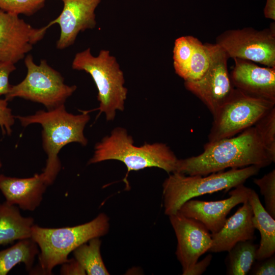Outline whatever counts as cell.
I'll return each mask as SVG.
<instances>
[{
	"label": "cell",
	"mask_w": 275,
	"mask_h": 275,
	"mask_svg": "<svg viewBox=\"0 0 275 275\" xmlns=\"http://www.w3.org/2000/svg\"><path fill=\"white\" fill-rule=\"evenodd\" d=\"M260 169L250 166L206 176L171 173L162 183L164 213L168 216L176 213L185 202L194 198L221 190L229 191L257 175Z\"/></svg>",
	"instance_id": "5"
},
{
	"label": "cell",
	"mask_w": 275,
	"mask_h": 275,
	"mask_svg": "<svg viewBox=\"0 0 275 275\" xmlns=\"http://www.w3.org/2000/svg\"><path fill=\"white\" fill-rule=\"evenodd\" d=\"M214 44H203L196 38L191 57L188 74L184 81H194L200 79L208 69Z\"/></svg>",
	"instance_id": "23"
},
{
	"label": "cell",
	"mask_w": 275,
	"mask_h": 275,
	"mask_svg": "<svg viewBox=\"0 0 275 275\" xmlns=\"http://www.w3.org/2000/svg\"><path fill=\"white\" fill-rule=\"evenodd\" d=\"M45 0H0V9L17 15L31 16L44 7Z\"/></svg>",
	"instance_id": "26"
},
{
	"label": "cell",
	"mask_w": 275,
	"mask_h": 275,
	"mask_svg": "<svg viewBox=\"0 0 275 275\" xmlns=\"http://www.w3.org/2000/svg\"><path fill=\"white\" fill-rule=\"evenodd\" d=\"M249 273L253 275H274L275 274V256L274 254L269 257L256 260Z\"/></svg>",
	"instance_id": "29"
},
{
	"label": "cell",
	"mask_w": 275,
	"mask_h": 275,
	"mask_svg": "<svg viewBox=\"0 0 275 275\" xmlns=\"http://www.w3.org/2000/svg\"><path fill=\"white\" fill-rule=\"evenodd\" d=\"M178 159L166 144L145 143L136 146L125 128L117 127L96 144L94 155L88 163L117 160L125 164L128 173L156 167L170 174L176 171Z\"/></svg>",
	"instance_id": "3"
},
{
	"label": "cell",
	"mask_w": 275,
	"mask_h": 275,
	"mask_svg": "<svg viewBox=\"0 0 275 275\" xmlns=\"http://www.w3.org/2000/svg\"><path fill=\"white\" fill-rule=\"evenodd\" d=\"M49 27L35 28L18 15L0 9V62L15 64L23 59Z\"/></svg>",
	"instance_id": "11"
},
{
	"label": "cell",
	"mask_w": 275,
	"mask_h": 275,
	"mask_svg": "<svg viewBox=\"0 0 275 275\" xmlns=\"http://www.w3.org/2000/svg\"><path fill=\"white\" fill-rule=\"evenodd\" d=\"M196 37L181 36L176 39L173 48V65L176 73L186 79Z\"/></svg>",
	"instance_id": "24"
},
{
	"label": "cell",
	"mask_w": 275,
	"mask_h": 275,
	"mask_svg": "<svg viewBox=\"0 0 275 275\" xmlns=\"http://www.w3.org/2000/svg\"><path fill=\"white\" fill-rule=\"evenodd\" d=\"M230 77L234 87L248 95L275 102V67L234 58Z\"/></svg>",
	"instance_id": "15"
},
{
	"label": "cell",
	"mask_w": 275,
	"mask_h": 275,
	"mask_svg": "<svg viewBox=\"0 0 275 275\" xmlns=\"http://www.w3.org/2000/svg\"><path fill=\"white\" fill-rule=\"evenodd\" d=\"M2 161H1V160L0 159V169L2 168Z\"/></svg>",
	"instance_id": "34"
},
{
	"label": "cell",
	"mask_w": 275,
	"mask_h": 275,
	"mask_svg": "<svg viewBox=\"0 0 275 275\" xmlns=\"http://www.w3.org/2000/svg\"><path fill=\"white\" fill-rule=\"evenodd\" d=\"M61 1H62V0H61Z\"/></svg>",
	"instance_id": "35"
},
{
	"label": "cell",
	"mask_w": 275,
	"mask_h": 275,
	"mask_svg": "<svg viewBox=\"0 0 275 275\" xmlns=\"http://www.w3.org/2000/svg\"><path fill=\"white\" fill-rule=\"evenodd\" d=\"M242 204L233 215L227 218L218 232L211 233L212 244L209 252H228L239 242L254 240L255 228L252 208L248 200Z\"/></svg>",
	"instance_id": "17"
},
{
	"label": "cell",
	"mask_w": 275,
	"mask_h": 275,
	"mask_svg": "<svg viewBox=\"0 0 275 275\" xmlns=\"http://www.w3.org/2000/svg\"><path fill=\"white\" fill-rule=\"evenodd\" d=\"M272 162L255 128L252 126L237 136L208 142L200 154L178 159L175 172L206 176L227 168L250 166L262 168Z\"/></svg>",
	"instance_id": "1"
},
{
	"label": "cell",
	"mask_w": 275,
	"mask_h": 275,
	"mask_svg": "<svg viewBox=\"0 0 275 275\" xmlns=\"http://www.w3.org/2000/svg\"><path fill=\"white\" fill-rule=\"evenodd\" d=\"M272 162L275 161V106L253 126Z\"/></svg>",
	"instance_id": "25"
},
{
	"label": "cell",
	"mask_w": 275,
	"mask_h": 275,
	"mask_svg": "<svg viewBox=\"0 0 275 275\" xmlns=\"http://www.w3.org/2000/svg\"><path fill=\"white\" fill-rule=\"evenodd\" d=\"M101 241L99 237L94 238L73 251L74 259L87 274H109L101 255Z\"/></svg>",
	"instance_id": "22"
},
{
	"label": "cell",
	"mask_w": 275,
	"mask_h": 275,
	"mask_svg": "<svg viewBox=\"0 0 275 275\" xmlns=\"http://www.w3.org/2000/svg\"><path fill=\"white\" fill-rule=\"evenodd\" d=\"M15 118L11 109L8 106V101L0 97V127L3 135L11 134Z\"/></svg>",
	"instance_id": "28"
},
{
	"label": "cell",
	"mask_w": 275,
	"mask_h": 275,
	"mask_svg": "<svg viewBox=\"0 0 275 275\" xmlns=\"http://www.w3.org/2000/svg\"><path fill=\"white\" fill-rule=\"evenodd\" d=\"M250 188L243 184L229 193V197L219 201H203L190 199L185 202L177 212L202 223L211 234L218 232L224 225L227 216L236 206L248 200Z\"/></svg>",
	"instance_id": "13"
},
{
	"label": "cell",
	"mask_w": 275,
	"mask_h": 275,
	"mask_svg": "<svg viewBox=\"0 0 275 275\" xmlns=\"http://www.w3.org/2000/svg\"><path fill=\"white\" fill-rule=\"evenodd\" d=\"M225 51L214 44L209 66L199 79L184 81L186 89L199 98L213 115L230 97L235 88L228 70Z\"/></svg>",
	"instance_id": "10"
},
{
	"label": "cell",
	"mask_w": 275,
	"mask_h": 275,
	"mask_svg": "<svg viewBox=\"0 0 275 275\" xmlns=\"http://www.w3.org/2000/svg\"><path fill=\"white\" fill-rule=\"evenodd\" d=\"M249 240L237 243L228 252L225 259L227 275H246L256 260L259 245Z\"/></svg>",
	"instance_id": "21"
},
{
	"label": "cell",
	"mask_w": 275,
	"mask_h": 275,
	"mask_svg": "<svg viewBox=\"0 0 275 275\" xmlns=\"http://www.w3.org/2000/svg\"><path fill=\"white\" fill-rule=\"evenodd\" d=\"M34 219L23 217L19 208L7 202L0 204V245L31 237Z\"/></svg>",
	"instance_id": "19"
},
{
	"label": "cell",
	"mask_w": 275,
	"mask_h": 275,
	"mask_svg": "<svg viewBox=\"0 0 275 275\" xmlns=\"http://www.w3.org/2000/svg\"><path fill=\"white\" fill-rule=\"evenodd\" d=\"M64 6L60 15L48 24L57 23L60 35L57 48L65 49L75 42L80 32L94 29L96 25L95 10L101 0H62Z\"/></svg>",
	"instance_id": "14"
},
{
	"label": "cell",
	"mask_w": 275,
	"mask_h": 275,
	"mask_svg": "<svg viewBox=\"0 0 275 275\" xmlns=\"http://www.w3.org/2000/svg\"><path fill=\"white\" fill-rule=\"evenodd\" d=\"M15 69V64L0 62V97L9 92L11 86L9 82V76Z\"/></svg>",
	"instance_id": "30"
},
{
	"label": "cell",
	"mask_w": 275,
	"mask_h": 275,
	"mask_svg": "<svg viewBox=\"0 0 275 275\" xmlns=\"http://www.w3.org/2000/svg\"><path fill=\"white\" fill-rule=\"evenodd\" d=\"M38 246L31 238L19 240L11 247L0 251V275H6L16 265L23 263L31 270Z\"/></svg>",
	"instance_id": "20"
},
{
	"label": "cell",
	"mask_w": 275,
	"mask_h": 275,
	"mask_svg": "<svg viewBox=\"0 0 275 275\" xmlns=\"http://www.w3.org/2000/svg\"><path fill=\"white\" fill-rule=\"evenodd\" d=\"M48 186L43 174H35L25 178L0 175V190L10 204L34 211L41 204Z\"/></svg>",
	"instance_id": "16"
},
{
	"label": "cell",
	"mask_w": 275,
	"mask_h": 275,
	"mask_svg": "<svg viewBox=\"0 0 275 275\" xmlns=\"http://www.w3.org/2000/svg\"><path fill=\"white\" fill-rule=\"evenodd\" d=\"M73 69L84 71L93 78L98 90L99 106L96 110L104 113L107 121L114 119L116 111H123L127 98L123 71L116 58L108 50H101L94 56L90 48L77 52L72 62Z\"/></svg>",
	"instance_id": "6"
},
{
	"label": "cell",
	"mask_w": 275,
	"mask_h": 275,
	"mask_svg": "<svg viewBox=\"0 0 275 275\" xmlns=\"http://www.w3.org/2000/svg\"><path fill=\"white\" fill-rule=\"evenodd\" d=\"M248 201L253 210L254 227L259 231L261 238L256 260H262L275 253V219L265 210L256 192L251 188Z\"/></svg>",
	"instance_id": "18"
},
{
	"label": "cell",
	"mask_w": 275,
	"mask_h": 275,
	"mask_svg": "<svg viewBox=\"0 0 275 275\" xmlns=\"http://www.w3.org/2000/svg\"><path fill=\"white\" fill-rule=\"evenodd\" d=\"M15 117L22 126L39 124L42 127V147L47 155L42 173L48 185L53 183L60 171L58 154L62 148L71 143L84 146L88 144L84 131L90 116L86 111L73 115L67 112L64 104L47 111L39 110L32 115Z\"/></svg>",
	"instance_id": "2"
},
{
	"label": "cell",
	"mask_w": 275,
	"mask_h": 275,
	"mask_svg": "<svg viewBox=\"0 0 275 275\" xmlns=\"http://www.w3.org/2000/svg\"><path fill=\"white\" fill-rule=\"evenodd\" d=\"M212 259L211 254H208L204 258L198 261L185 275H201L203 274L210 265Z\"/></svg>",
	"instance_id": "32"
},
{
	"label": "cell",
	"mask_w": 275,
	"mask_h": 275,
	"mask_svg": "<svg viewBox=\"0 0 275 275\" xmlns=\"http://www.w3.org/2000/svg\"><path fill=\"white\" fill-rule=\"evenodd\" d=\"M24 64L26 75L20 82L11 85L5 96L8 101L16 97L22 98L41 103L50 110L64 105L77 89L75 85L65 84L60 73L50 67L45 60H41L37 65L32 56L28 54Z\"/></svg>",
	"instance_id": "7"
},
{
	"label": "cell",
	"mask_w": 275,
	"mask_h": 275,
	"mask_svg": "<svg viewBox=\"0 0 275 275\" xmlns=\"http://www.w3.org/2000/svg\"><path fill=\"white\" fill-rule=\"evenodd\" d=\"M275 102L248 95L235 88L230 97L212 115L208 142L234 136L253 126Z\"/></svg>",
	"instance_id": "8"
},
{
	"label": "cell",
	"mask_w": 275,
	"mask_h": 275,
	"mask_svg": "<svg viewBox=\"0 0 275 275\" xmlns=\"http://www.w3.org/2000/svg\"><path fill=\"white\" fill-rule=\"evenodd\" d=\"M174 231L177 245L175 254L185 273L208 252L212 244L211 235L199 221L186 217L179 212L169 216Z\"/></svg>",
	"instance_id": "12"
},
{
	"label": "cell",
	"mask_w": 275,
	"mask_h": 275,
	"mask_svg": "<svg viewBox=\"0 0 275 275\" xmlns=\"http://www.w3.org/2000/svg\"><path fill=\"white\" fill-rule=\"evenodd\" d=\"M108 217L100 213L93 220L73 227L43 228L34 225L31 238L40 249L37 272L51 274L54 267L68 260L69 254L90 239L106 235Z\"/></svg>",
	"instance_id": "4"
},
{
	"label": "cell",
	"mask_w": 275,
	"mask_h": 275,
	"mask_svg": "<svg viewBox=\"0 0 275 275\" xmlns=\"http://www.w3.org/2000/svg\"><path fill=\"white\" fill-rule=\"evenodd\" d=\"M264 14L266 18L275 19V0H266L264 8Z\"/></svg>",
	"instance_id": "33"
},
{
	"label": "cell",
	"mask_w": 275,
	"mask_h": 275,
	"mask_svg": "<svg viewBox=\"0 0 275 275\" xmlns=\"http://www.w3.org/2000/svg\"><path fill=\"white\" fill-rule=\"evenodd\" d=\"M61 265L62 266L60 270L61 274H86L85 270L74 258L68 259V260Z\"/></svg>",
	"instance_id": "31"
},
{
	"label": "cell",
	"mask_w": 275,
	"mask_h": 275,
	"mask_svg": "<svg viewBox=\"0 0 275 275\" xmlns=\"http://www.w3.org/2000/svg\"><path fill=\"white\" fill-rule=\"evenodd\" d=\"M229 58H238L275 67L274 23L269 28L256 30L252 28L229 30L216 39Z\"/></svg>",
	"instance_id": "9"
},
{
	"label": "cell",
	"mask_w": 275,
	"mask_h": 275,
	"mask_svg": "<svg viewBox=\"0 0 275 275\" xmlns=\"http://www.w3.org/2000/svg\"><path fill=\"white\" fill-rule=\"evenodd\" d=\"M254 183L259 187L260 193L264 197L265 210L275 218L274 169L260 178L254 179Z\"/></svg>",
	"instance_id": "27"
}]
</instances>
